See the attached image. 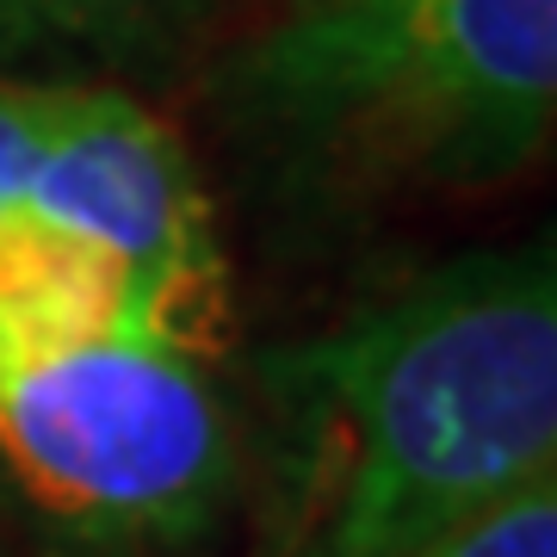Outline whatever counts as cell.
Instances as JSON below:
<instances>
[{"label": "cell", "instance_id": "6", "mask_svg": "<svg viewBox=\"0 0 557 557\" xmlns=\"http://www.w3.org/2000/svg\"><path fill=\"white\" fill-rule=\"evenodd\" d=\"M421 557H557V478L545 471L520 483L515 496L434 539Z\"/></svg>", "mask_w": 557, "mask_h": 557}, {"label": "cell", "instance_id": "3", "mask_svg": "<svg viewBox=\"0 0 557 557\" xmlns=\"http://www.w3.org/2000/svg\"><path fill=\"white\" fill-rule=\"evenodd\" d=\"M0 465L69 533L186 539L230 483V416L205 359L137 329L0 347Z\"/></svg>", "mask_w": 557, "mask_h": 557}, {"label": "cell", "instance_id": "5", "mask_svg": "<svg viewBox=\"0 0 557 557\" xmlns=\"http://www.w3.org/2000/svg\"><path fill=\"white\" fill-rule=\"evenodd\" d=\"M199 13V0H0V44L69 38L94 50H137Z\"/></svg>", "mask_w": 557, "mask_h": 557}, {"label": "cell", "instance_id": "1", "mask_svg": "<svg viewBox=\"0 0 557 557\" xmlns=\"http://www.w3.org/2000/svg\"><path fill=\"white\" fill-rule=\"evenodd\" d=\"M310 428L292 557H421L557 458L552 248L421 273L267 359Z\"/></svg>", "mask_w": 557, "mask_h": 557}, {"label": "cell", "instance_id": "4", "mask_svg": "<svg viewBox=\"0 0 557 557\" xmlns=\"http://www.w3.org/2000/svg\"><path fill=\"white\" fill-rule=\"evenodd\" d=\"M25 218L112 260L161 341L199 359L218 347L230 322L218 218L180 137L149 106L106 87H57V137Z\"/></svg>", "mask_w": 557, "mask_h": 557}, {"label": "cell", "instance_id": "7", "mask_svg": "<svg viewBox=\"0 0 557 557\" xmlns=\"http://www.w3.org/2000/svg\"><path fill=\"white\" fill-rule=\"evenodd\" d=\"M50 137H57V87L0 81V230L25 218Z\"/></svg>", "mask_w": 557, "mask_h": 557}, {"label": "cell", "instance_id": "2", "mask_svg": "<svg viewBox=\"0 0 557 557\" xmlns=\"http://www.w3.org/2000/svg\"><path fill=\"white\" fill-rule=\"evenodd\" d=\"M267 131L372 174L496 180L557 112V0H304L242 57Z\"/></svg>", "mask_w": 557, "mask_h": 557}]
</instances>
